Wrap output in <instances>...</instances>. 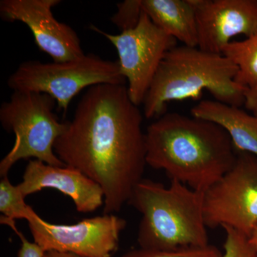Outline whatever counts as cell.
<instances>
[{
	"mask_svg": "<svg viewBox=\"0 0 257 257\" xmlns=\"http://www.w3.org/2000/svg\"><path fill=\"white\" fill-rule=\"evenodd\" d=\"M143 121L125 84H98L88 88L56 140L54 150L64 165L102 189L103 214L121 211L143 179L147 164Z\"/></svg>",
	"mask_w": 257,
	"mask_h": 257,
	"instance_id": "1",
	"label": "cell"
},
{
	"mask_svg": "<svg viewBox=\"0 0 257 257\" xmlns=\"http://www.w3.org/2000/svg\"><path fill=\"white\" fill-rule=\"evenodd\" d=\"M145 138L147 165L199 192L229 172L237 155L220 126L177 112L157 118L149 125Z\"/></svg>",
	"mask_w": 257,
	"mask_h": 257,
	"instance_id": "2",
	"label": "cell"
},
{
	"mask_svg": "<svg viewBox=\"0 0 257 257\" xmlns=\"http://www.w3.org/2000/svg\"><path fill=\"white\" fill-rule=\"evenodd\" d=\"M236 64L222 54L199 47L175 46L166 54L143 102L147 119L165 114L173 101L199 100L207 90L214 100L229 105H244L248 88L235 82Z\"/></svg>",
	"mask_w": 257,
	"mask_h": 257,
	"instance_id": "3",
	"label": "cell"
},
{
	"mask_svg": "<svg viewBox=\"0 0 257 257\" xmlns=\"http://www.w3.org/2000/svg\"><path fill=\"white\" fill-rule=\"evenodd\" d=\"M204 194L175 180L169 187L150 179L140 181L128 202L143 216L140 247L176 251L208 246Z\"/></svg>",
	"mask_w": 257,
	"mask_h": 257,
	"instance_id": "4",
	"label": "cell"
},
{
	"mask_svg": "<svg viewBox=\"0 0 257 257\" xmlns=\"http://www.w3.org/2000/svg\"><path fill=\"white\" fill-rule=\"evenodd\" d=\"M57 102L44 93L14 92L0 108V121L8 133H14L13 148L0 162V176L22 160L33 158L48 165L63 167L56 155V140L64 133L67 121L62 122L55 112Z\"/></svg>",
	"mask_w": 257,
	"mask_h": 257,
	"instance_id": "5",
	"label": "cell"
},
{
	"mask_svg": "<svg viewBox=\"0 0 257 257\" xmlns=\"http://www.w3.org/2000/svg\"><path fill=\"white\" fill-rule=\"evenodd\" d=\"M117 61L87 54L63 62H23L8 81L14 92L44 93L52 96L65 114L74 96L85 88L102 84H125Z\"/></svg>",
	"mask_w": 257,
	"mask_h": 257,
	"instance_id": "6",
	"label": "cell"
},
{
	"mask_svg": "<svg viewBox=\"0 0 257 257\" xmlns=\"http://www.w3.org/2000/svg\"><path fill=\"white\" fill-rule=\"evenodd\" d=\"M237 152L233 167L204 194L207 228L231 227L249 237L257 224V157Z\"/></svg>",
	"mask_w": 257,
	"mask_h": 257,
	"instance_id": "7",
	"label": "cell"
},
{
	"mask_svg": "<svg viewBox=\"0 0 257 257\" xmlns=\"http://www.w3.org/2000/svg\"><path fill=\"white\" fill-rule=\"evenodd\" d=\"M117 51L120 72L128 82L127 92L135 105L143 104L152 81L166 54L177 40L159 28L143 11L135 28L111 35L92 26Z\"/></svg>",
	"mask_w": 257,
	"mask_h": 257,
	"instance_id": "8",
	"label": "cell"
},
{
	"mask_svg": "<svg viewBox=\"0 0 257 257\" xmlns=\"http://www.w3.org/2000/svg\"><path fill=\"white\" fill-rule=\"evenodd\" d=\"M27 221L34 242L44 251L72 253L81 257H111L126 226L123 218L103 214L74 224H52L32 211Z\"/></svg>",
	"mask_w": 257,
	"mask_h": 257,
	"instance_id": "9",
	"label": "cell"
},
{
	"mask_svg": "<svg viewBox=\"0 0 257 257\" xmlns=\"http://www.w3.org/2000/svg\"><path fill=\"white\" fill-rule=\"evenodd\" d=\"M60 0H2L0 15L8 22H21L31 30L39 50L55 62L78 59L85 55L73 29L56 20L52 8Z\"/></svg>",
	"mask_w": 257,
	"mask_h": 257,
	"instance_id": "10",
	"label": "cell"
},
{
	"mask_svg": "<svg viewBox=\"0 0 257 257\" xmlns=\"http://www.w3.org/2000/svg\"><path fill=\"white\" fill-rule=\"evenodd\" d=\"M197 18L198 46L222 54L233 37L246 38L257 32V0H193Z\"/></svg>",
	"mask_w": 257,
	"mask_h": 257,
	"instance_id": "11",
	"label": "cell"
},
{
	"mask_svg": "<svg viewBox=\"0 0 257 257\" xmlns=\"http://www.w3.org/2000/svg\"><path fill=\"white\" fill-rule=\"evenodd\" d=\"M17 186L25 198L44 189H57L71 198L80 213L94 212L104 206V192L100 186L81 171L67 165L58 167L30 160L23 182Z\"/></svg>",
	"mask_w": 257,
	"mask_h": 257,
	"instance_id": "12",
	"label": "cell"
},
{
	"mask_svg": "<svg viewBox=\"0 0 257 257\" xmlns=\"http://www.w3.org/2000/svg\"><path fill=\"white\" fill-rule=\"evenodd\" d=\"M194 117L212 121L224 128L236 152L257 157V116L239 106L204 99L191 109Z\"/></svg>",
	"mask_w": 257,
	"mask_h": 257,
	"instance_id": "13",
	"label": "cell"
},
{
	"mask_svg": "<svg viewBox=\"0 0 257 257\" xmlns=\"http://www.w3.org/2000/svg\"><path fill=\"white\" fill-rule=\"evenodd\" d=\"M140 6L153 23L167 35L186 46H198L193 0H140Z\"/></svg>",
	"mask_w": 257,
	"mask_h": 257,
	"instance_id": "14",
	"label": "cell"
},
{
	"mask_svg": "<svg viewBox=\"0 0 257 257\" xmlns=\"http://www.w3.org/2000/svg\"><path fill=\"white\" fill-rule=\"evenodd\" d=\"M222 55L238 67L235 82L248 89L257 86V32L242 41H231Z\"/></svg>",
	"mask_w": 257,
	"mask_h": 257,
	"instance_id": "15",
	"label": "cell"
},
{
	"mask_svg": "<svg viewBox=\"0 0 257 257\" xmlns=\"http://www.w3.org/2000/svg\"><path fill=\"white\" fill-rule=\"evenodd\" d=\"M18 186L11 183L8 176L0 181V212L10 220L28 219L33 209L27 204Z\"/></svg>",
	"mask_w": 257,
	"mask_h": 257,
	"instance_id": "16",
	"label": "cell"
},
{
	"mask_svg": "<svg viewBox=\"0 0 257 257\" xmlns=\"http://www.w3.org/2000/svg\"><path fill=\"white\" fill-rule=\"evenodd\" d=\"M216 246L209 244L204 247L189 248L176 251H161L140 247L130 250L120 257H222Z\"/></svg>",
	"mask_w": 257,
	"mask_h": 257,
	"instance_id": "17",
	"label": "cell"
},
{
	"mask_svg": "<svg viewBox=\"0 0 257 257\" xmlns=\"http://www.w3.org/2000/svg\"><path fill=\"white\" fill-rule=\"evenodd\" d=\"M226 234L222 257H257V251L246 235L231 227H223Z\"/></svg>",
	"mask_w": 257,
	"mask_h": 257,
	"instance_id": "18",
	"label": "cell"
},
{
	"mask_svg": "<svg viewBox=\"0 0 257 257\" xmlns=\"http://www.w3.org/2000/svg\"><path fill=\"white\" fill-rule=\"evenodd\" d=\"M118 11L111 18V22L121 30L135 28L141 17L143 10L140 0H126L117 5Z\"/></svg>",
	"mask_w": 257,
	"mask_h": 257,
	"instance_id": "19",
	"label": "cell"
},
{
	"mask_svg": "<svg viewBox=\"0 0 257 257\" xmlns=\"http://www.w3.org/2000/svg\"><path fill=\"white\" fill-rule=\"evenodd\" d=\"M13 231L16 233L20 239L21 240V246L18 251V257H43L45 251L42 250L39 245L35 242H31L28 239L25 238L22 231L17 228L15 221H10L8 223Z\"/></svg>",
	"mask_w": 257,
	"mask_h": 257,
	"instance_id": "20",
	"label": "cell"
},
{
	"mask_svg": "<svg viewBox=\"0 0 257 257\" xmlns=\"http://www.w3.org/2000/svg\"><path fill=\"white\" fill-rule=\"evenodd\" d=\"M247 110L257 116V86L248 89L245 95L244 105Z\"/></svg>",
	"mask_w": 257,
	"mask_h": 257,
	"instance_id": "21",
	"label": "cell"
},
{
	"mask_svg": "<svg viewBox=\"0 0 257 257\" xmlns=\"http://www.w3.org/2000/svg\"><path fill=\"white\" fill-rule=\"evenodd\" d=\"M43 257H81L72 253L60 252L57 251H45Z\"/></svg>",
	"mask_w": 257,
	"mask_h": 257,
	"instance_id": "22",
	"label": "cell"
},
{
	"mask_svg": "<svg viewBox=\"0 0 257 257\" xmlns=\"http://www.w3.org/2000/svg\"><path fill=\"white\" fill-rule=\"evenodd\" d=\"M248 239H249L250 243L252 245L253 247L257 251V224L255 226L254 229L253 230L252 233L248 237Z\"/></svg>",
	"mask_w": 257,
	"mask_h": 257,
	"instance_id": "23",
	"label": "cell"
}]
</instances>
